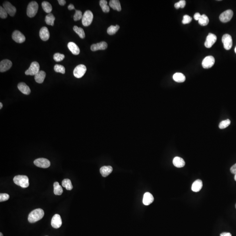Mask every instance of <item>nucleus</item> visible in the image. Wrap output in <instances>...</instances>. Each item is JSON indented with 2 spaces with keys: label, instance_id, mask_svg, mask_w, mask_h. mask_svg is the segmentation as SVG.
Here are the masks:
<instances>
[{
  "label": "nucleus",
  "instance_id": "obj_3",
  "mask_svg": "<svg viewBox=\"0 0 236 236\" xmlns=\"http://www.w3.org/2000/svg\"><path fill=\"white\" fill-rule=\"evenodd\" d=\"M38 5L36 1H32L28 4L27 9V15L30 18L34 17L37 13Z\"/></svg>",
  "mask_w": 236,
  "mask_h": 236
},
{
  "label": "nucleus",
  "instance_id": "obj_49",
  "mask_svg": "<svg viewBox=\"0 0 236 236\" xmlns=\"http://www.w3.org/2000/svg\"><path fill=\"white\" fill-rule=\"evenodd\" d=\"M2 107H3V105H2V103L1 102L0 103V109H2Z\"/></svg>",
  "mask_w": 236,
  "mask_h": 236
},
{
  "label": "nucleus",
  "instance_id": "obj_53",
  "mask_svg": "<svg viewBox=\"0 0 236 236\" xmlns=\"http://www.w3.org/2000/svg\"><path fill=\"white\" fill-rule=\"evenodd\" d=\"M235 207H236V205H235Z\"/></svg>",
  "mask_w": 236,
  "mask_h": 236
},
{
  "label": "nucleus",
  "instance_id": "obj_51",
  "mask_svg": "<svg viewBox=\"0 0 236 236\" xmlns=\"http://www.w3.org/2000/svg\"><path fill=\"white\" fill-rule=\"evenodd\" d=\"M0 236H3V234H2V233H0Z\"/></svg>",
  "mask_w": 236,
  "mask_h": 236
},
{
  "label": "nucleus",
  "instance_id": "obj_15",
  "mask_svg": "<svg viewBox=\"0 0 236 236\" xmlns=\"http://www.w3.org/2000/svg\"><path fill=\"white\" fill-rule=\"evenodd\" d=\"M12 63L11 61L7 59L3 60L0 63V72H4L8 71L11 67Z\"/></svg>",
  "mask_w": 236,
  "mask_h": 236
},
{
  "label": "nucleus",
  "instance_id": "obj_6",
  "mask_svg": "<svg viewBox=\"0 0 236 236\" xmlns=\"http://www.w3.org/2000/svg\"><path fill=\"white\" fill-rule=\"evenodd\" d=\"M87 71V68L83 64H80L77 66L73 71V75L74 77L78 78H82L85 74Z\"/></svg>",
  "mask_w": 236,
  "mask_h": 236
},
{
  "label": "nucleus",
  "instance_id": "obj_35",
  "mask_svg": "<svg viewBox=\"0 0 236 236\" xmlns=\"http://www.w3.org/2000/svg\"><path fill=\"white\" fill-rule=\"evenodd\" d=\"M54 70L56 72L64 74L65 73V68L64 66L60 64H56L54 67Z\"/></svg>",
  "mask_w": 236,
  "mask_h": 236
},
{
  "label": "nucleus",
  "instance_id": "obj_30",
  "mask_svg": "<svg viewBox=\"0 0 236 236\" xmlns=\"http://www.w3.org/2000/svg\"><path fill=\"white\" fill-rule=\"evenodd\" d=\"M62 185L67 190H71L73 188L72 185L71 181L69 179H65L63 180L62 182Z\"/></svg>",
  "mask_w": 236,
  "mask_h": 236
},
{
  "label": "nucleus",
  "instance_id": "obj_7",
  "mask_svg": "<svg viewBox=\"0 0 236 236\" xmlns=\"http://www.w3.org/2000/svg\"><path fill=\"white\" fill-rule=\"evenodd\" d=\"M224 48L226 50H230L233 45V41L231 35L228 34H224L222 38Z\"/></svg>",
  "mask_w": 236,
  "mask_h": 236
},
{
  "label": "nucleus",
  "instance_id": "obj_24",
  "mask_svg": "<svg viewBox=\"0 0 236 236\" xmlns=\"http://www.w3.org/2000/svg\"><path fill=\"white\" fill-rule=\"evenodd\" d=\"M46 73L44 71H39L35 76V80L37 83L38 84H42L45 78Z\"/></svg>",
  "mask_w": 236,
  "mask_h": 236
},
{
  "label": "nucleus",
  "instance_id": "obj_44",
  "mask_svg": "<svg viewBox=\"0 0 236 236\" xmlns=\"http://www.w3.org/2000/svg\"><path fill=\"white\" fill-rule=\"evenodd\" d=\"M201 16V15L200 13L197 12V13H196V14L194 15V18L196 20L199 21V19L200 18Z\"/></svg>",
  "mask_w": 236,
  "mask_h": 236
},
{
  "label": "nucleus",
  "instance_id": "obj_21",
  "mask_svg": "<svg viewBox=\"0 0 236 236\" xmlns=\"http://www.w3.org/2000/svg\"><path fill=\"white\" fill-rule=\"evenodd\" d=\"M113 170V168L110 166H105L100 169V172L103 177H106L112 173Z\"/></svg>",
  "mask_w": 236,
  "mask_h": 236
},
{
  "label": "nucleus",
  "instance_id": "obj_1",
  "mask_svg": "<svg viewBox=\"0 0 236 236\" xmlns=\"http://www.w3.org/2000/svg\"><path fill=\"white\" fill-rule=\"evenodd\" d=\"M44 216V211L42 209H36L29 213L28 217V221L30 223H34L41 220Z\"/></svg>",
  "mask_w": 236,
  "mask_h": 236
},
{
  "label": "nucleus",
  "instance_id": "obj_36",
  "mask_svg": "<svg viewBox=\"0 0 236 236\" xmlns=\"http://www.w3.org/2000/svg\"><path fill=\"white\" fill-rule=\"evenodd\" d=\"M231 122L230 119H227L222 121L219 124V128L221 129H223L228 127L231 124Z\"/></svg>",
  "mask_w": 236,
  "mask_h": 236
},
{
  "label": "nucleus",
  "instance_id": "obj_50",
  "mask_svg": "<svg viewBox=\"0 0 236 236\" xmlns=\"http://www.w3.org/2000/svg\"><path fill=\"white\" fill-rule=\"evenodd\" d=\"M234 180L236 181V174H235V175H234Z\"/></svg>",
  "mask_w": 236,
  "mask_h": 236
},
{
  "label": "nucleus",
  "instance_id": "obj_9",
  "mask_svg": "<svg viewBox=\"0 0 236 236\" xmlns=\"http://www.w3.org/2000/svg\"><path fill=\"white\" fill-rule=\"evenodd\" d=\"M233 11L231 10H227L223 12L220 16V19L221 22L225 23L231 20L233 16Z\"/></svg>",
  "mask_w": 236,
  "mask_h": 236
},
{
  "label": "nucleus",
  "instance_id": "obj_45",
  "mask_svg": "<svg viewBox=\"0 0 236 236\" xmlns=\"http://www.w3.org/2000/svg\"><path fill=\"white\" fill-rule=\"evenodd\" d=\"M58 2H59V4L61 6L64 5L66 3V1L64 0H58Z\"/></svg>",
  "mask_w": 236,
  "mask_h": 236
},
{
  "label": "nucleus",
  "instance_id": "obj_17",
  "mask_svg": "<svg viewBox=\"0 0 236 236\" xmlns=\"http://www.w3.org/2000/svg\"><path fill=\"white\" fill-rule=\"evenodd\" d=\"M39 36L42 40L46 41L50 38V32L46 27H43L39 31Z\"/></svg>",
  "mask_w": 236,
  "mask_h": 236
},
{
  "label": "nucleus",
  "instance_id": "obj_10",
  "mask_svg": "<svg viewBox=\"0 0 236 236\" xmlns=\"http://www.w3.org/2000/svg\"><path fill=\"white\" fill-rule=\"evenodd\" d=\"M214 57L212 56H207L203 59L202 62V66L204 68L208 69L212 67L215 63Z\"/></svg>",
  "mask_w": 236,
  "mask_h": 236
},
{
  "label": "nucleus",
  "instance_id": "obj_52",
  "mask_svg": "<svg viewBox=\"0 0 236 236\" xmlns=\"http://www.w3.org/2000/svg\"><path fill=\"white\" fill-rule=\"evenodd\" d=\"M234 51H235V53H236V47H235V50H234Z\"/></svg>",
  "mask_w": 236,
  "mask_h": 236
},
{
  "label": "nucleus",
  "instance_id": "obj_23",
  "mask_svg": "<svg viewBox=\"0 0 236 236\" xmlns=\"http://www.w3.org/2000/svg\"><path fill=\"white\" fill-rule=\"evenodd\" d=\"M173 164L177 168H182L185 165V161L183 159L179 156H176L173 160Z\"/></svg>",
  "mask_w": 236,
  "mask_h": 236
},
{
  "label": "nucleus",
  "instance_id": "obj_48",
  "mask_svg": "<svg viewBox=\"0 0 236 236\" xmlns=\"http://www.w3.org/2000/svg\"><path fill=\"white\" fill-rule=\"evenodd\" d=\"M175 7L176 9H179V8L180 7L179 2H177V3H176L175 4Z\"/></svg>",
  "mask_w": 236,
  "mask_h": 236
},
{
  "label": "nucleus",
  "instance_id": "obj_31",
  "mask_svg": "<svg viewBox=\"0 0 236 236\" xmlns=\"http://www.w3.org/2000/svg\"><path fill=\"white\" fill-rule=\"evenodd\" d=\"M100 6L104 12L108 13L110 11L109 7L107 5L108 2L105 0H101L99 2Z\"/></svg>",
  "mask_w": 236,
  "mask_h": 236
},
{
  "label": "nucleus",
  "instance_id": "obj_2",
  "mask_svg": "<svg viewBox=\"0 0 236 236\" xmlns=\"http://www.w3.org/2000/svg\"><path fill=\"white\" fill-rule=\"evenodd\" d=\"M14 183L23 188L28 187L29 186V179L27 176L18 175L16 176L13 179Z\"/></svg>",
  "mask_w": 236,
  "mask_h": 236
},
{
  "label": "nucleus",
  "instance_id": "obj_42",
  "mask_svg": "<svg viewBox=\"0 0 236 236\" xmlns=\"http://www.w3.org/2000/svg\"><path fill=\"white\" fill-rule=\"evenodd\" d=\"M230 170L233 174H234V175L236 174V163L231 167Z\"/></svg>",
  "mask_w": 236,
  "mask_h": 236
},
{
  "label": "nucleus",
  "instance_id": "obj_28",
  "mask_svg": "<svg viewBox=\"0 0 236 236\" xmlns=\"http://www.w3.org/2000/svg\"><path fill=\"white\" fill-rule=\"evenodd\" d=\"M55 18L52 13H50L46 16L45 18V22L47 25L53 26Z\"/></svg>",
  "mask_w": 236,
  "mask_h": 236
},
{
  "label": "nucleus",
  "instance_id": "obj_41",
  "mask_svg": "<svg viewBox=\"0 0 236 236\" xmlns=\"http://www.w3.org/2000/svg\"><path fill=\"white\" fill-rule=\"evenodd\" d=\"M9 196L8 194L6 193H1L0 194V202L6 201L9 200Z\"/></svg>",
  "mask_w": 236,
  "mask_h": 236
},
{
  "label": "nucleus",
  "instance_id": "obj_5",
  "mask_svg": "<svg viewBox=\"0 0 236 236\" xmlns=\"http://www.w3.org/2000/svg\"><path fill=\"white\" fill-rule=\"evenodd\" d=\"M39 64L36 61L33 62L31 64L29 68L25 72V74L26 75L35 76L39 71Z\"/></svg>",
  "mask_w": 236,
  "mask_h": 236
},
{
  "label": "nucleus",
  "instance_id": "obj_8",
  "mask_svg": "<svg viewBox=\"0 0 236 236\" xmlns=\"http://www.w3.org/2000/svg\"><path fill=\"white\" fill-rule=\"evenodd\" d=\"M34 164L39 168L47 169L51 166V162L48 160L44 158H40L35 160Z\"/></svg>",
  "mask_w": 236,
  "mask_h": 236
},
{
  "label": "nucleus",
  "instance_id": "obj_18",
  "mask_svg": "<svg viewBox=\"0 0 236 236\" xmlns=\"http://www.w3.org/2000/svg\"><path fill=\"white\" fill-rule=\"evenodd\" d=\"M18 88L22 93L26 95H28L31 93V90L26 84L24 82H21L18 85Z\"/></svg>",
  "mask_w": 236,
  "mask_h": 236
},
{
  "label": "nucleus",
  "instance_id": "obj_4",
  "mask_svg": "<svg viewBox=\"0 0 236 236\" xmlns=\"http://www.w3.org/2000/svg\"><path fill=\"white\" fill-rule=\"evenodd\" d=\"M94 16L91 11L87 10L84 12L82 18V23L84 26H90L92 22Z\"/></svg>",
  "mask_w": 236,
  "mask_h": 236
},
{
  "label": "nucleus",
  "instance_id": "obj_37",
  "mask_svg": "<svg viewBox=\"0 0 236 236\" xmlns=\"http://www.w3.org/2000/svg\"><path fill=\"white\" fill-rule=\"evenodd\" d=\"M65 58L63 54L60 53H56L53 55V59L56 62H60L62 61Z\"/></svg>",
  "mask_w": 236,
  "mask_h": 236
},
{
  "label": "nucleus",
  "instance_id": "obj_38",
  "mask_svg": "<svg viewBox=\"0 0 236 236\" xmlns=\"http://www.w3.org/2000/svg\"><path fill=\"white\" fill-rule=\"evenodd\" d=\"M82 13L81 11L75 10V13L73 16V19L75 21L80 20L82 19Z\"/></svg>",
  "mask_w": 236,
  "mask_h": 236
},
{
  "label": "nucleus",
  "instance_id": "obj_34",
  "mask_svg": "<svg viewBox=\"0 0 236 236\" xmlns=\"http://www.w3.org/2000/svg\"><path fill=\"white\" fill-rule=\"evenodd\" d=\"M119 25H116L115 26H111L108 28L107 29V33L110 35H114L119 30Z\"/></svg>",
  "mask_w": 236,
  "mask_h": 236
},
{
  "label": "nucleus",
  "instance_id": "obj_40",
  "mask_svg": "<svg viewBox=\"0 0 236 236\" xmlns=\"http://www.w3.org/2000/svg\"><path fill=\"white\" fill-rule=\"evenodd\" d=\"M191 21H192L191 17L188 15H185L183 17L182 22L183 24H189L191 22Z\"/></svg>",
  "mask_w": 236,
  "mask_h": 236
},
{
  "label": "nucleus",
  "instance_id": "obj_25",
  "mask_svg": "<svg viewBox=\"0 0 236 236\" xmlns=\"http://www.w3.org/2000/svg\"><path fill=\"white\" fill-rule=\"evenodd\" d=\"M109 5L110 7L114 10L120 11L122 10L121 4L119 0H111L109 1Z\"/></svg>",
  "mask_w": 236,
  "mask_h": 236
},
{
  "label": "nucleus",
  "instance_id": "obj_47",
  "mask_svg": "<svg viewBox=\"0 0 236 236\" xmlns=\"http://www.w3.org/2000/svg\"><path fill=\"white\" fill-rule=\"evenodd\" d=\"M68 9L69 10H75V7H74V5L73 4H70L68 6Z\"/></svg>",
  "mask_w": 236,
  "mask_h": 236
},
{
  "label": "nucleus",
  "instance_id": "obj_19",
  "mask_svg": "<svg viewBox=\"0 0 236 236\" xmlns=\"http://www.w3.org/2000/svg\"><path fill=\"white\" fill-rule=\"evenodd\" d=\"M154 198L153 195L149 192H146L144 196L143 202L144 205L148 206L154 202Z\"/></svg>",
  "mask_w": 236,
  "mask_h": 236
},
{
  "label": "nucleus",
  "instance_id": "obj_43",
  "mask_svg": "<svg viewBox=\"0 0 236 236\" xmlns=\"http://www.w3.org/2000/svg\"><path fill=\"white\" fill-rule=\"evenodd\" d=\"M179 2L181 8H183L185 7L186 5L185 1H184V0H181V1H180Z\"/></svg>",
  "mask_w": 236,
  "mask_h": 236
},
{
  "label": "nucleus",
  "instance_id": "obj_32",
  "mask_svg": "<svg viewBox=\"0 0 236 236\" xmlns=\"http://www.w3.org/2000/svg\"><path fill=\"white\" fill-rule=\"evenodd\" d=\"M73 31L79 36L81 38H84L85 36V32L83 29L82 28L78 27L77 26H74L73 28Z\"/></svg>",
  "mask_w": 236,
  "mask_h": 236
},
{
  "label": "nucleus",
  "instance_id": "obj_20",
  "mask_svg": "<svg viewBox=\"0 0 236 236\" xmlns=\"http://www.w3.org/2000/svg\"><path fill=\"white\" fill-rule=\"evenodd\" d=\"M67 47L73 55H78L80 53V49L74 42H69L67 44Z\"/></svg>",
  "mask_w": 236,
  "mask_h": 236
},
{
  "label": "nucleus",
  "instance_id": "obj_13",
  "mask_svg": "<svg viewBox=\"0 0 236 236\" xmlns=\"http://www.w3.org/2000/svg\"><path fill=\"white\" fill-rule=\"evenodd\" d=\"M217 40V37L215 34L210 33L206 38L205 42V47L208 48L211 47Z\"/></svg>",
  "mask_w": 236,
  "mask_h": 236
},
{
  "label": "nucleus",
  "instance_id": "obj_22",
  "mask_svg": "<svg viewBox=\"0 0 236 236\" xmlns=\"http://www.w3.org/2000/svg\"><path fill=\"white\" fill-rule=\"evenodd\" d=\"M202 181L201 180L198 179L195 181L191 186V190L194 192H199L202 188Z\"/></svg>",
  "mask_w": 236,
  "mask_h": 236
},
{
  "label": "nucleus",
  "instance_id": "obj_39",
  "mask_svg": "<svg viewBox=\"0 0 236 236\" xmlns=\"http://www.w3.org/2000/svg\"><path fill=\"white\" fill-rule=\"evenodd\" d=\"M7 16V13L4 7L2 6L0 7V17L1 18L5 19Z\"/></svg>",
  "mask_w": 236,
  "mask_h": 236
},
{
  "label": "nucleus",
  "instance_id": "obj_29",
  "mask_svg": "<svg viewBox=\"0 0 236 236\" xmlns=\"http://www.w3.org/2000/svg\"><path fill=\"white\" fill-rule=\"evenodd\" d=\"M42 6L43 8V10L46 13L50 14L52 11V7L51 5L47 1H43L42 3Z\"/></svg>",
  "mask_w": 236,
  "mask_h": 236
},
{
  "label": "nucleus",
  "instance_id": "obj_11",
  "mask_svg": "<svg viewBox=\"0 0 236 236\" xmlns=\"http://www.w3.org/2000/svg\"><path fill=\"white\" fill-rule=\"evenodd\" d=\"M3 7L5 10L7 14L13 17L16 12V8L8 1H5L3 4Z\"/></svg>",
  "mask_w": 236,
  "mask_h": 236
},
{
  "label": "nucleus",
  "instance_id": "obj_46",
  "mask_svg": "<svg viewBox=\"0 0 236 236\" xmlns=\"http://www.w3.org/2000/svg\"><path fill=\"white\" fill-rule=\"evenodd\" d=\"M220 236H232V235L230 233L224 232L221 233Z\"/></svg>",
  "mask_w": 236,
  "mask_h": 236
},
{
  "label": "nucleus",
  "instance_id": "obj_14",
  "mask_svg": "<svg viewBox=\"0 0 236 236\" xmlns=\"http://www.w3.org/2000/svg\"><path fill=\"white\" fill-rule=\"evenodd\" d=\"M51 225L52 227L56 229L60 228L62 224L61 218L60 215L58 214L54 215L51 220Z\"/></svg>",
  "mask_w": 236,
  "mask_h": 236
},
{
  "label": "nucleus",
  "instance_id": "obj_33",
  "mask_svg": "<svg viewBox=\"0 0 236 236\" xmlns=\"http://www.w3.org/2000/svg\"><path fill=\"white\" fill-rule=\"evenodd\" d=\"M199 23L202 26H206L208 25L209 22V19L208 17L205 15H202L199 19Z\"/></svg>",
  "mask_w": 236,
  "mask_h": 236
},
{
  "label": "nucleus",
  "instance_id": "obj_12",
  "mask_svg": "<svg viewBox=\"0 0 236 236\" xmlns=\"http://www.w3.org/2000/svg\"><path fill=\"white\" fill-rule=\"evenodd\" d=\"M12 39L17 43H22L26 40L25 36L19 31L16 30L13 32L12 35Z\"/></svg>",
  "mask_w": 236,
  "mask_h": 236
},
{
  "label": "nucleus",
  "instance_id": "obj_26",
  "mask_svg": "<svg viewBox=\"0 0 236 236\" xmlns=\"http://www.w3.org/2000/svg\"><path fill=\"white\" fill-rule=\"evenodd\" d=\"M173 79L177 82L182 83L185 81V77L181 73H176L173 75Z\"/></svg>",
  "mask_w": 236,
  "mask_h": 236
},
{
  "label": "nucleus",
  "instance_id": "obj_16",
  "mask_svg": "<svg viewBox=\"0 0 236 236\" xmlns=\"http://www.w3.org/2000/svg\"><path fill=\"white\" fill-rule=\"evenodd\" d=\"M108 47V44L105 42H101L96 44H94L91 47V50L92 51H96L98 50H105Z\"/></svg>",
  "mask_w": 236,
  "mask_h": 236
},
{
  "label": "nucleus",
  "instance_id": "obj_27",
  "mask_svg": "<svg viewBox=\"0 0 236 236\" xmlns=\"http://www.w3.org/2000/svg\"><path fill=\"white\" fill-rule=\"evenodd\" d=\"M53 187H54V193L55 195H57V196H60L62 194L63 190L61 186L60 185L58 182H54Z\"/></svg>",
  "mask_w": 236,
  "mask_h": 236
}]
</instances>
